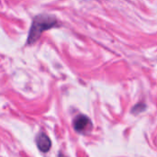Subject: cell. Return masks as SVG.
Returning <instances> with one entry per match:
<instances>
[{"label":"cell","mask_w":157,"mask_h":157,"mask_svg":"<svg viewBox=\"0 0 157 157\" xmlns=\"http://www.w3.org/2000/svg\"><path fill=\"white\" fill-rule=\"evenodd\" d=\"M56 19L52 17V16H46V15H40V16H38L34 18V21L32 23V26H31V29L29 30V37H28V43L29 44H32L34 41H36L40 34L56 26Z\"/></svg>","instance_id":"obj_1"},{"label":"cell","mask_w":157,"mask_h":157,"mask_svg":"<svg viewBox=\"0 0 157 157\" xmlns=\"http://www.w3.org/2000/svg\"><path fill=\"white\" fill-rule=\"evenodd\" d=\"M74 128L77 132L86 133L92 129V123L88 117L85 115H78L74 120Z\"/></svg>","instance_id":"obj_2"},{"label":"cell","mask_w":157,"mask_h":157,"mask_svg":"<svg viewBox=\"0 0 157 157\" xmlns=\"http://www.w3.org/2000/svg\"><path fill=\"white\" fill-rule=\"evenodd\" d=\"M36 144L40 151L43 153L49 152L52 146V142L50 138L45 133H40L36 138Z\"/></svg>","instance_id":"obj_3"}]
</instances>
